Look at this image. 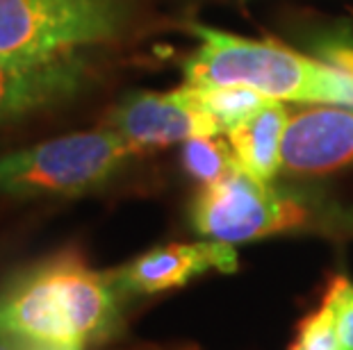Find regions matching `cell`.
<instances>
[{
  "label": "cell",
  "mask_w": 353,
  "mask_h": 350,
  "mask_svg": "<svg viewBox=\"0 0 353 350\" xmlns=\"http://www.w3.org/2000/svg\"><path fill=\"white\" fill-rule=\"evenodd\" d=\"M121 296L110 273L64 250L0 282V337L85 348L121 330Z\"/></svg>",
  "instance_id": "1"
},
{
  "label": "cell",
  "mask_w": 353,
  "mask_h": 350,
  "mask_svg": "<svg viewBox=\"0 0 353 350\" xmlns=\"http://www.w3.org/2000/svg\"><path fill=\"white\" fill-rule=\"evenodd\" d=\"M199 48L183 66L190 87H249L281 102L353 105V78L283 43L194 23Z\"/></svg>",
  "instance_id": "2"
},
{
  "label": "cell",
  "mask_w": 353,
  "mask_h": 350,
  "mask_svg": "<svg viewBox=\"0 0 353 350\" xmlns=\"http://www.w3.org/2000/svg\"><path fill=\"white\" fill-rule=\"evenodd\" d=\"M130 0H0V62L39 66L123 34Z\"/></svg>",
  "instance_id": "3"
},
{
  "label": "cell",
  "mask_w": 353,
  "mask_h": 350,
  "mask_svg": "<svg viewBox=\"0 0 353 350\" xmlns=\"http://www.w3.org/2000/svg\"><path fill=\"white\" fill-rule=\"evenodd\" d=\"M132 148L110 130L71 132L0 155V198H76L108 184Z\"/></svg>",
  "instance_id": "4"
},
{
  "label": "cell",
  "mask_w": 353,
  "mask_h": 350,
  "mask_svg": "<svg viewBox=\"0 0 353 350\" xmlns=\"http://www.w3.org/2000/svg\"><path fill=\"white\" fill-rule=\"evenodd\" d=\"M190 219L201 237L235 245L305 228L310 212L301 200L278 191L272 182H260L235 168L196 193Z\"/></svg>",
  "instance_id": "5"
},
{
  "label": "cell",
  "mask_w": 353,
  "mask_h": 350,
  "mask_svg": "<svg viewBox=\"0 0 353 350\" xmlns=\"http://www.w3.org/2000/svg\"><path fill=\"white\" fill-rule=\"evenodd\" d=\"M105 125L114 130L132 153L185 144L194 137L223 135L219 123L199 105L187 85L174 91L128 94L112 107Z\"/></svg>",
  "instance_id": "6"
},
{
  "label": "cell",
  "mask_w": 353,
  "mask_h": 350,
  "mask_svg": "<svg viewBox=\"0 0 353 350\" xmlns=\"http://www.w3.org/2000/svg\"><path fill=\"white\" fill-rule=\"evenodd\" d=\"M237 252L232 243L205 239L194 243H164L141 252L139 257L119 266L110 280L119 296H155L185 287L208 271L232 273Z\"/></svg>",
  "instance_id": "7"
},
{
  "label": "cell",
  "mask_w": 353,
  "mask_h": 350,
  "mask_svg": "<svg viewBox=\"0 0 353 350\" xmlns=\"http://www.w3.org/2000/svg\"><path fill=\"white\" fill-rule=\"evenodd\" d=\"M353 164V105L314 102L290 109L283 137V171L324 175Z\"/></svg>",
  "instance_id": "8"
},
{
  "label": "cell",
  "mask_w": 353,
  "mask_h": 350,
  "mask_svg": "<svg viewBox=\"0 0 353 350\" xmlns=\"http://www.w3.org/2000/svg\"><path fill=\"white\" fill-rule=\"evenodd\" d=\"M92 66L85 55L39 66L0 62V125L17 123L71 100L87 85Z\"/></svg>",
  "instance_id": "9"
},
{
  "label": "cell",
  "mask_w": 353,
  "mask_h": 350,
  "mask_svg": "<svg viewBox=\"0 0 353 350\" xmlns=\"http://www.w3.org/2000/svg\"><path fill=\"white\" fill-rule=\"evenodd\" d=\"M288 121L290 107L274 100L228 130L226 137L239 168L260 182H272L283 168V137Z\"/></svg>",
  "instance_id": "10"
},
{
  "label": "cell",
  "mask_w": 353,
  "mask_h": 350,
  "mask_svg": "<svg viewBox=\"0 0 353 350\" xmlns=\"http://www.w3.org/2000/svg\"><path fill=\"white\" fill-rule=\"evenodd\" d=\"M190 89L194 91V96H196L199 105L205 109L216 123H219L223 135L235 128V125L246 121L249 116H253L255 111L267 107L269 102H274L272 98H267L265 94L255 91V89L237 87V85H230V87H190Z\"/></svg>",
  "instance_id": "11"
},
{
  "label": "cell",
  "mask_w": 353,
  "mask_h": 350,
  "mask_svg": "<svg viewBox=\"0 0 353 350\" xmlns=\"http://www.w3.org/2000/svg\"><path fill=\"white\" fill-rule=\"evenodd\" d=\"M180 162H183L185 173L201 182L203 187L223 180L235 168H239L235 153H232L228 141L221 139V135L194 137L185 141Z\"/></svg>",
  "instance_id": "12"
},
{
  "label": "cell",
  "mask_w": 353,
  "mask_h": 350,
  "mask_svg": "<svg viewBox=\"0 0 353 350\" xmlns=\"http://www.w3.org/2000/svg\"><path fill=\"white\" fill-rule=\"evenodd\" d=\"M290 350H342L335 316L326 303H321L319 309H314L296 325V334L290 344Z\"/></svg>",
  "instance_id": "13"
},
{
  "label": "cell",
  "mask_w": 353,
  "mask_h": 350,
  "mask_svg": "<svg viewBox=\"0 0 353 350\" xmlns=\"http://www.w3.org/2000/svg\"><path fill=\"white\" fill-rule=\"evenodd\" d=\"M324 303L335 316L337 337L342 350H353V282L347 275H335L328 282Z\"/></svg>",
  "instance_id": "14"
},
{
  "label": "cell",
  "mask_w": 353,
  "mask_h": 350,
  "mask_svg": "<svg viewBox=\"0 0 353 350\" xmlns=\"http://www.w3.org/2000/svg\"><path fill=\"white\" fill-rule=\"evenodd\" d=\"M0 350H82V348L41 344V341L21 339V337H0Z\"/></svg>",
  "instance_id": "15"
}]
</instances>
